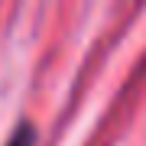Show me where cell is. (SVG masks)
Instances as JSON below:
<instances>
[{
	"label": "cell",
	"mask_w": 146,
	"mask_h": 146,
	"mask_svg": "<svg viewBox=\"0 0 146 146\" xmlns=\"http://www.w3.org/2000/svg\"><path fill=\"white\" fill-rule=\"evenodd\" d=\"M7 146H36V127L29 120H20L16 130L10 133V140H7Z\"/></svg>",
	"instance_id": "6da1fadb"
}]
</instances>
